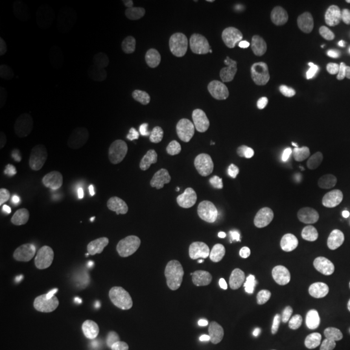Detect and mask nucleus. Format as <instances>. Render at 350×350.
<instances>
[{"instance_id":"nucleus-1","label":"nucleus","mask_w":350,"mask_h":350,"mask_svg":"<svg viewBox=\"0 0 350 350\" xmlns=\"http://www.w3.org/2000/svg\"><path fill=\"white\" fill-rule=\"evenodd\" d=\"M154 31L150 20L139 13L125 14L116 29L113 52L117 63L133 66L143 60L153 43Z\"/></svg>"},{"instance_id":"nucleus-2","label":"nucleus","mask_w":350,"mask_h":350,"mask_svg":"<svg viewBox=\"0 0 350 350\" xmlns=\"http://www.w3.org/2000/svg\"><path fill=\"white\" fill-rule=\"evenodd\" d=\"M95 302L85 288H78L64 297L59 314L57 329L60 336L75 342L86 335L95 317Z\"/></svg>"},{"instance_id":"nucleus-3","label":"nucleus","mask_w":350,"mask_h":350,"mask_svg":"<svg viewBox=\"0 0 350 350\" xmlns=\"http://www.w3.org/2000/svg\"><path fill=\"white\" fill-rule=\"evenodd\" d=\"M109 38L107 17L98 10L90 8L78 13L72 24V39L75 53L82 59L99 56Z\"/></svg>"},{"instance_id":"nucleus-4","label":"nucleus","mask_w":350,"mask_h":350,"mask_svg":"<svg viewBox=\"0 0 350 350\" xmlns=\"http://www.w3.org/2000/svg\"><path fill=\"white\" fill-rule=\"evenodd\" d=\"M68 254V244L63 231L55 226L40 230L30 243L29 263L38 275L56 273Z\"/></svg>"},{"instance_id":"nucleus-5","label":"nucleus","mask_w":350,"mask_h":350,"mask_svg":"<svg viewBox=\"0 0 350 350\" xmlns=\"http://www.w3.org/2000/svg\"><path fill=\"white\" fill-rule=\"evenodd\" d=\"M256 304V292L243 279H234L221 289L217 299V317L225 328L243 325Z\"/></svg>"},{"instance_id":"nucleus-6","label":"nucleus","mask_w":350,"mask_h":350,"mask_svg":"<svg viewBox=\"0 0 350 350\" xmlns=\"http://www.w3.org/2000/svg\"><path fill=\"white\" fill-rule=\"evenodd\" d=\"M178 263L170 254H153L143 263L135 279V291L140 297L157 299L166 293L178 278Z\"/></svg>"},{"instance_id":"nucleus-7","label":"nucleus","mask_w":350,"mask_h":350,"mask_svg":"<svg viewBox=\"0 0 350 350\" xmlns=\"http://www.w3.org/2000/svg\"><path fill=\"white\" fill-rule=\"evenodd\" d=\"M25 20L29 31L44 43H53L62 36L57 13L43 1H31L26 7Z\"/></svg>"},{"instance_id":"nucleus-8","label":"nucleus","mask_w":350,"mask_h":350,"mask_svg":"<svg viewBox=\"0 0 350 350\" xmlns=\"http://www.w3.org/2000/svg\"><path fill=\"white\" fill-rule=\"evenodd\" d=\"M99 120L103 131L113 137H121L127 126V111L122 99L112 91L103 94L99 103Z\"/></svg>"},{"instance_id":"nucleus-9","label":"nucleus","mask_w":350,"mask_h":350,"mask_svg":"<svg viewBox=\"0 0 350 350\" xmlns=\"http://www.w3.org/2000/svg\"><path fill=\"white\" fill-rule=\"evenodd\" d=\"M315 321V309L313 304L306 299H301L293 304L282 323L279 325V335L284 341H292L299 338L301 331L312 327Z\"/></svg>"},{"instance_id":"nucleus-10","label":"nucleus","mask_w":350,"mask_h":350,"mask_svg":"<svg viewBox=\"0 0 350 350\" xmlns=\"http://www.w3.org/2000/svg\"><path fill=\"white\" fill-rule=\"evenodd\" d=\"M289 117L293 129L302 137L313 135L322 124V111L319 105L308 96L299 98L293 103Z\"/></svg>"},{"instance_id":"nucleus-11","label":"nucleus","mask_w":350,"mask_h":350,"mask_svg":"<svg viewBox=\"0 0 350 350\" xmlns=\"http://www.w3.org/2000/svg\"><path fill=\"white\" fill-rule=\"evenodd\" d=\"M178 154L186 161L195 163H206L214 156V144L209 138L199 137L186 129L175 142Z\"/></svg>"},{"instance_id":"nucleus-12","label":"nucleus","mask_w":350,"mask_h":350,"mask_svg":"<svg viewBox=\"0 0 350 350\" xmlns=\"http://www.w3.org/2000/svg\"><path fill=\"white\" fill-rule=\"evenodd\" d=\"M291 29V20L286 14H263L250 21L252 34L261 40H275L286 36Z\"/></svg>"},{"instance_id":"nucleus-13","label":"nucleus","mask_w":350,"mask_h":350,"mask_svg":"<svg viewBox=\"0 0 350 350\" xmlns=\"http://www.w3.org/2000/svg\"><path fill=\"white\" fill-rule=\"evenodd\" d=\"M273 82L270 75L257 72L250 75L243 86L244 100L252 108H262L271 100Z\"/></svg>"},{"instance_id":"nucleus-14","label":"nucleus","mask_w":350,"mask_h":350,"mask_svg":"<svg viewBox=\"0 0 350 350\" xmlns=\"http://www.w3.org/2000/svg\"><path fill=\"white\" fill-rule=\"evenodd\" d=\"M187 129L204 138H209L218 129V116L212 107L200 104L191 108L186 114Z\"/></svg>"},{"instance_id":"nucleus-15","label":"nucleus","mask_w":350,"mask_h":350,"mask_svg":"<svg viewBox=\"0 0 350 350\" xmlns=\"http://www.w3.org/2000/svg\"><path fill=\"white\" fill-rule=\"evenodd\" d=\"M263 189L269 200L280 205L286 211L296 209L300 205V191L289 182L280 180V179H271L265 185Z\"/></svg>"},{"instance_id":"nucleus-16","label":"nucleus","mask_w":350,"mask_h":350,"mask_svg":"<svg viewBox=\"0 0 350 350\" xmlns=\"http://www.w3.org/2000/svg\"><path fill=\"white\" fill-rule=\"evenodd\" d=\"M327 275V261L321 253H310L301 263L299 280L308 287L319 286Z\"/></svg>"},{"instance_id":"nucleus-17","label":"nucleus","mask_w":350,"mask_h":350,"mask_svg":"<svg viewBox=\"0 0 350 350\" xmlns=\"http://www.w3.org/2000/svg\"><path fill=\"white\" fill-rule=\"evenodd\" d=\"M29 146L26 139L16 130L3 129L0 131V153L8 160H21L26 157Z\"/></svg>"},{"instance_id":"nucleus-18","label":"nucleus","mask_w":350,"mask_h":350,"mask_svg":"<svg viewBox=\"0 0 350 350\" xmlns=\"http://www.w3.org/2000/svg\"><path fill=\"white\" fill-rule=\"evenodd\" d=\"M14 199V185L11 176L7 174L0 175V214L5 215L11 209Z\"/></svg>"},{"instance_id":"nucleus-19","label":"nucleus","mask_w":350,"mask_h":350,"mask_svg":"<svg viewBox=\"0 0 350 350\" xmlns=\"http://www.w3.org/2000/svg\"><path fill=\"white\" fill-rule=\"evenodd\" d=\"M278 271H279L278 265L269 256L263 254L262 257L258 260L257 269L253 271V276L260 282H266L269 279H275Z\"/></svg>"},{"instance_id":"nucleus-20","label":"nucleus","mask_w":350,"mask_h":350,"mask_svg":"<svg viewBox=\"0 0 350 350\" xmlns=\"http://www.w3.org/2000/svg\"><path fill=\"white\" fill-rule=\"evenodd\" d=\"M8 347L13 350H30L34 347V341L27 331L18 327L13 329Z\"/></svg>"},{"instance_id":"nucleus-21","label":"nucleus","mask_w":350,"mask_h":350,"mask_svg":"<svg viewBox=\"0 0 350 350\" xmlns=\"http://www.w3.org/2000/svg\"><path fill=\"white\" fill-rule=\"evenodd\" d=\"M297 253L296 247H286L280 250L279 253V266L282 267V270L287 271V273H296L300 271L301 263L296 261L295 256Z\"/></svg>"},{"instance_id":"nucleus-22","label":"nucleus","mask_w":350,"mask_h":350,"mask_svg":"<svg viewBox=\"0 0 350 350\" xmlns=\"http://www.w3.org/2000/svg\"><path fill=\"white\" fill-rule=\"evenodd\" d=\"M14 103V90L10 81L3 75H0V111H8Z\"/></svg>"},{"instance_id":"nucleus-23","label":"nucleus","mask_w":350,"mask_h":350,"mask_svg":"<svg viewBox=\"0 0 350 350\" xmlns=\"http://www.w3.org/2000/svg\"><path fill=\"white\" fill-rule=\"evenodd\" d=\"M334 305L338 310L349 312L350 310V280H347L338 286L332 296Z\"/></svg>"},{"instance_id":"nucleus-24","label":"nucleus","mask_w":350,"mask_h":350,"mask_svg":"<svg viewBox=\"0 0 350 350\" xmlns=\"http://www.w3.org/2000/svg\"><path fill=\"white\" fill-rule=\"evenodd\" d=\"M338 96L344 108L350 112V66L344 69L338 78Z\"/></svg>"},{"instance_id":"nucleus-25","label":"nucleus","mask_w":350,"mask_h":350,"mask_svg":"<svg viewBox=\"0 0 350 350\" xmlns=\"http://www.w3.org/2000/svg\"><path fill=\"white\" fill-rule=\"evenodd\" d=\"M14 279L11 267L7 263H1L0 266V297H5L11 288L13 287Z\"/></svg>"},{"instance_id":"nucleus-26","label":"nucleus","mask_w":350,"mask_h":350,"mask_svg":"<svg viewBox=\"0 0 350 350\" xmlns=\"http://www.w3.org/2000/svg\"><path fill=\"white\" fill-rule=\"evenodd\" d=\"M308 350H340L338 344L334 338H319L317 342H314L313 345Z\"/></svg>"},{"instance_id":"nucleus-27","label":"nucleus","mask_w":350,"mask_h":350,"mask_svg":"<svg viewBox=\"0 0 350 350\" xmlns=\"http://www.w3.org/2000/svg\"><path fill=\"white\" fill-rule=\"evenodd\" d=\"M245 5L248 7L250 12L254 14V17L257 16H263L266 14V10H267V4L263 0H247Z\"/></svg>"},{"instance_id":"nucleus-28","label":"nucleus","mask_w":350,"mask_h":350,"mask_svg":"<svg viewBox=\"0 0 350 350\" xmlns=\"http://www.w3.org/2000/svg\"><path fill=\"white\" fill-rule=\"evenodd\" d=\"M24 313L29 317V319L34 323H40L42 322V314L38 312V308H36V304L34 306H30V302H26L25 308H24Z\"/></svg>"},{"instance_id":"nucleus-29","label":"nucleus","mask_w":350,"mask_h":350,"mask_svg":"<svg viewBox=\"0 0 350 350\" xmlns=\"http://www.w3.org/2000/svg\"><path fill=\"white\" fill-rule=\"evenodd\" d=\"M91 350H125L120 344L117 342H112V341H108V342H103L100 345L95 347L94 349Z\"/></svg>"}]
</instances>
